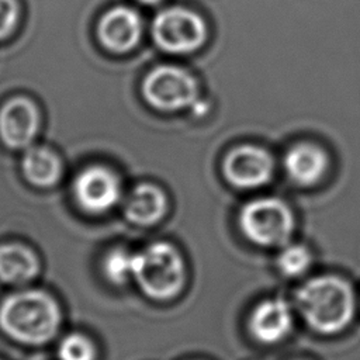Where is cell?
Returning a JSON list of instances; mask_svg holds the SVG:
<instances>
[{"label": "cell", "mask_w": 360, "mask_h": 360, "mask_svg": "<svg viewBox=\"0 0 360 360\" xmlns=\"http://www.w3.org/2000/svg\"><path fill=\"white\" fill-rule=\"evenodd\" d=\"M295 304L307 325L322 335L339 333L354 315L353 290L335 276H319L305 281L297 290Z\"/></svg>", "instance_id": "obj_1"}, {"label": "cell", "mask_w": 360, "mask_h": 360, "mask_svg": "<svg viewBox=\"0 0 360 360\" xmlns=\"http://www.w3.org/2000/svg\"><path fill=\"white\" fill-rule=\"evenodd\" d=\"M0 326L13 339L28 343H45L59 326V308L42 291H22L7 297L0 307Z\"/></svg>", "instance_id": "obj_2"}, {"label": "cell", "mask_w": 360, "mask_h": 360, "mask_svg": "<svg viewBox=\"0 0 360 360\" xmlns=\"http://www.w3.org/2000/svg\"><path fill=\"white\" fill-rule=\"evenodd\" d=\"M134 277L153 300H170L184 285V262L169 243L158 242L135 255Z\"/></svg>", "instance_id": "obj_3"}, {"label": "cell", "mask_w": 360, "mask_h": 360, "mask_svg": "<svg viewBox=\"0 0 360 360\" xmlns=\"http://www.w3.org/2000/svg\"><path fill=\"white\" fill-rule=\"evenodd\" d=\"M238 221L243 236L263 248L287 245L295 226L288 205L273 197L257 198L245 204Z\"/></svg>", "instance_id": "obj_4"}, {"label": "cell", "mask_w": 360, "mask_h": 360, "mask_svg": "<svg viewBox=\"0 0 360 360\" xmlns=\"http://www.w3.org/2000/svg\"><path fill=\"white\" fill-rule=\"evenodd\" d=\"M152 35L159 48L170 53L197 51L207 38V25L194 11L173 7L160 11L152 24Z\"/></svg>", "instance_id": "obj_5"}, {"label": "cell", "mask_w": 360, "mask_h": 360, "mask_svg": "<svg viewBox=\"0 0 360 360\" xmlns=\"http://www.w3.org/2000/svg\"><path fill=\"white\" fill-rule=\"evenodd\" d=\"M146 101L162 111H177L193 105L198 97L195 79L177 66L155 68L143 80Z\"/></svg>", "instance_id": "obj_6"}, {"label": "cell", "mask_w": 360, "mask_h": 360, "mask_svg": "<svg viewBox=\"0 0 360 360\" xmlns=\"http://www.w3.org/2000/svg\"><path fill=\"white\" fill-rule=\"evenodd\" d=\"M273 170L274 162L271 155L256 145L233 148L222 163L226 181L242 190L257 188L267 184L273 176Z\"/></svg>", "instance_id": "obj_7"}, {"label": "cell", "mask_w": 360, "mask_h": 360, "mask_svg": "<svg viewBox=\"0 0 360 360\" xmlns=\"http://www.w3.org/2000/svg\"><path fill=\"white\" fill-rule=\"evenodd\" d=\"M75 197L79 205L91 214L110 210L120 198V183L108 169L93 166L83 170L75 180Z\"/></svg>", "instance_id": "obj_8"}, {"label": "cell", "mask_w": 360, "mask_h": 360, "mask_svg": "<svg viewBox=\"0 0 360 360\" xmlns=\"http://www.w3.org/2000/svg\"><path fill=\"white\" fill-rule=\"evenodd\" d=\"M249 332L260 343L273 345L283 340L292 328V311L283 298H267L259 302L248 321Z\"/></svg>", "instance_id": "obj_9"}, {"label": "cell", "mask_w": 360, "mask_h": 360, "mask_svg": "<svg viewBox=\"0 0 360 360\" xmlns=\"http://www.w3.org/2000/svg\"><path fill=\"white\" fill-rule=\"evenodd\" d=\"M38 129V111L28 98L17 97L0 110V138L10 148H24Z\"/></svg>", "instance_id": "obj_10"}, {"label": "cell", "mask_w": 360, "mask_h": 360, "mask_svg": "<svg viewBox=\"0 0 360 360\" xmlns=\"http://www.w3.org/2000/svg\"><path fill=\"white\" fill-rule=\"evenodd\" d=\"M141 18L129 7H115L104 14L98 24L101 44L112 52L132 49L141 37Z\"/></svg>", "instance_id": "obj_11"}, {"label": "cell", "mask_w": 360, "mask_h": 360, "mask_svg": "<svg viewBox=\"0 0 360 360\" xmlns=\"http://www.w3.org/2000/svg\"><path fill=\"white\" fill-rule=\"evenodd\" d=\"M284 169L297 184L314 186L328 170V156L314 143H298L287 150Z\"/></svg>", "instance_id": "obj_12"}, {"label": "cell", "mask_w": 360, "mask_h": 360, "mask_svg": "<svg viewBox=\"0 0 360 360\" xmlns=\"http://www.w3.org/2000/svg\"><path fill=\"white\" fill-rule=\"evenodd\" d=\"M167 201L163 191L152 184L138 186L125 205L127 218L138 225H152L166 212Z\"/></svg>", "instance_id": "obj_13"}, {"label": "cell", "mask_w": 360, "mask_h": 360, "mask_svg": "<svg viewBox=\"0 0 360 360\" xmlns=\"http://www.w3.org/2000/svg\"><path fill=\"white\" fill-rule=\"evenodd\" d=\"M38 270L34 253L20 245L0 246V280L20 284L31 280Z\"/></svg>", "instance_id": "obj_14"}, {"label": "cell", "mask_w": 360, "mask_h": 360, "mask_svg": "<svg viewBox=\"0 0 360 360\" xmlns=\"http://www.w3.org/2000/svg\"><path fill=\"white\" fill-rule=\"evenodd\" d=\"M22 172L35 186L53 184L60 173L58 158L45 148H31L22 159Z\"/></svg>", "instance_id": "obj_15"}, {"label": "cell", "mask_w": 360, "mask_h": 360, "mask_svg": "<svg viewBox=\"0 0 360 360\" xmlns=\"http://www.w3.org/2000/svg\"><path fill=\"white\" fill-rule=\"evenodd\" d=\"M312 262L308 248L300 243L284 245L277 256V267L287 277H298L304 274Z\"/></svg>", "instance_id": "obj_16"}, {"label": "cell", "mask_w": 360, "mask_h": 360, "mask_svg": "<svg viewBox=\"0 0 360 360\" xmlns=\"http://www.w3.org/2000/svg\"><path fill=\"white\" fill-rule=\"evenodd\" d=\"M135 255L125 249H112L107 253L103 262L105 277L114 284H124L129 277H134Z\"/></svg>", "instance_id": "obj_17"}, {"label": "cell", "mask_w": 360, "mask_h": 360, "mask_svg": "<svg viewBox=\"0 0 360 360\" xmlns=\"http://www.w3.org/2000/svg\"><path fill=\"white\" fill-rule=\"evenodd\" d=\"M60 360H94V347L83 335L66 336L58 350Z\"/></svg>", "instance_id": "obj_18"}, {"label": "cell", "mask_w": 360, "mask_h": 360, "mask_svg": "<svg viewBox=\"0 0 360 360\" xmlns=\"http://www.w3.org/2000/svg\"><path fill=\"white\" fill-rule=\"evenodd\" d=\"M18 7L15 0H0V38L7 37L17 21Z\"/></svg>", "instance_id": "obj_19"}, {"label": "cell", "mask_w": 360, "mask_h": 360, "mask_svg": "<svg viewBox=\"0 0 360 360\" xmlns=\"http://www.w3.org/2000/svg\"><path fill=\"white\" fill-rule=\"evenodd\" d=\"M139 1L146 3V4H153V3H158V1H160V0H139Z\"/></svg>", "instance_id": "obj_20"}]
</instances>
